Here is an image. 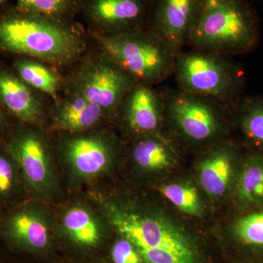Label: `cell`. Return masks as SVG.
<instances>
[{
    "instance_id": "cell-1",
    "label": "cell",
    "mask_w": 263,
    "mask_h": 263,
    "mask_svg": "<svg viewBox=\"0 0 263 263\" xmlns=\"http://www.w3.org/2000/svg\"><path fill=\"white\" fill-rule=\"evenodd\" d=\"M91 198L111 230L130 240L144 263H212L200 238L160 213L99 192Z\"/></svg>"
},
{
    "instance_id": "cell-2",
    "label": "cell",
    "mask_w": 263,
    "mask_h": 263,
    "mask_svg": "<svg viewBox=\"0 0 263 263\" xmlns=\"http://www.w3.org/2000/svg\"><path fill=\"white\" fill-rule=\"evenodd\" d=\"M84 48L80 34L60 18L21 9L0 15V51L60 66L75 61Z\"/></svg>"
},
{
    "instance_id": "cell-3",
    "label": "cell",
    "mask_w": 263,
    "mask_h": 263,
    "mask_svg": "<svg viewBox=\"0 0 263 263\" xmlns=\"http://www.w3.org/2000/svg\"><path fill=\"white\" fill-rule=\"evenodd\" d=\"M258 39V20L247 0H202L188 46L228 57L252 51Z\"/></svg>"
},
{
    "instance_id": "cell-4",
    "label": "cell",
    "mask_w": 263,
    "mask_h": 263,
    "mask_svg": "<svg viewBox=\"0 0 263 263\" xmlns=\"http://www.w3.org/2000/svg\"><path fill=\"white\" fill-rule=\"evenodd\" d=\"M95 34L104 54L137 81L153 85L174 72L178 53L149 28L117 35Z\"/></svg>"
},
{
    "instance_id": "cell-5",
    "label": "cell",
    "mask_w": 263,
    "mask_h": 263,
    "mask_svg": "<svg viewBox=\"0 0 263 263\" xmlns=\"http://www.w3.org/2000/svg\"><path fill=\"white\" fill-rule=\"evenodd\" d=\"M4 144L18 164L28 197L48 202L58 196L60 182L51 146L39 126H12Z\"/></svg>"
},
{
    "instance_id": "cell-6",
    "label": "cell",
    "mask_w": 263,
    "mask_h": 263,
    "mask_svg": "<svg viewBox=\"0 0 263 263\" xmlns=\"http://www.w3.org/2000/svg\"><path fill=\"white\" fill-rule=\"evenodd\" d=\"M174 73L180 91L221 103L235 100L241 85L239 70L227 56L197 50L178 53Z\"/></svg>"
},
{
    "instance_id": "cell-7",
    "label": "cell",
    "mask_w": 263,
    "mask_h": 263,
    "mask_svg": "<svg viewBox=\"0 0 263 263\" xmlns=\"http://www.w3.org/2000/svg\"><path fill=\"white\" fill-rule=\"evenodd\" d=\"M56 217L46 202L27 197L0 215V241L15 254L47 253Z\"/></svg>"
},
{
    "instance_id": "cell-8",
    "label": "cell",
    "mask_w": 263,
    "mask_h": 263,
    "mask_svg": "<svg viewBox=\"0 0 263 263\" xmlns=\"http://www.w3.org/2000/svg\"><path fill=\"white\" fill-rule=\"evenodd\" d=\"M59 146L62 170L72 186L98 181L113 167L117 155L115 138L104 131L65 133Z\"/></svg>"
},
{
    "instance_id": "cell-9",
    "label": "cell",
    "mask_w": 263,
    "mask_h": 263,
    "mask_svg": "<svg viewBox=\"0 0 263 263\" xmlns=\"http://www.w3.org/2000/svg\"><path fill=\"white\" fill-rule=\"evenodd\" d=\"M164 98L167 115L186 139L202 143L219 136L222 123L216 105L220 102L180 90L164 93Z\"/></svg>"
},
{
    "instance_id": "cell-10",
    "label": "cell",
    "mask_w": 263,
    "mask_h": 263,
    "mask_svg": "<svg viewBox=\"0 0 263 263\" xmlns=\"http://www.w3.org/2000/svg\"><path fill=\"white\" fill-rule=\"evenodd\" d=\"M136 81L104 54L82 67L74 81L73 91L110 114L118 110L123 98Z\"/></svg>"
},
{
    "instance_id": "cell-11",
    "label": "cell",
    "mask_w": 263,
    "mask_h": 263,
    "mask_svg": "<svg viewBox=\"0 0 263 263\" xmlns=\"http://www.w3.org/2000/svg\"><path fill=\"white\" fill-rule=\"evenodd\" d=\"M155 0H84L85 18L100 35L149 28Z\"/></svg>"
},
{
    "instance_id": "cell-12",
    "label": "cell",
    "mask_w": 263,
    "mask_h": 263,
    "mask_svg": "<svg viewBox=\"0 0 263 263\" xmlns=\"http://www.w3.org/2000/svg\"><path fill=\"white\" fill-rule=\"evenodd\" d=\"M111 229L96 205L76 200L67 204L56 217L55 232L67 243L84 250L100 247Z\"/></svg>"
},
{
    "instance_id": "cell-13",
    "label": "cell",
    "mask_w": 263,
    "mask_h": 263,
    "mask_svg": "<svg viewBox=\"0 0 263 263\" xmlns=\"http://www.w3.org/2000/svg\"><path fill=\"white\" fill-rule=\"evenodd\" d=\"M202 0H155L149 29L180 53L188 46Z\"/></svg>"
},
{
    "instance_id": "cell-14",
    "label": "cell",
    "mask_w": 263,
    "mask_h": 263,
    "mask_svg": "<svg viewBox=\"0 0 263 263\" xmlns=\"http://www.w3.org/2000/svg\"><path fill=\"white\" fill-rule=\"evenodd\" d=\"M119 108L126 127L137 138L159 133L165 104L164 95L159 94L152 85L136 81Z\"/></svg>"
},
{
    "instance_id": "cell-15",
    "label": "cell",
    "mask_w": 263,
    "mask_h": 263,
    "mask_svg": "<svg viewBox=\"0 0 263 263\" xmlns=\"http://www.w3.org/2000/svg\"><path fill=\"white\" fill-rule=\"evenodd\" d=\"M29 87L16 74L0 69V107L18 122L41 127L42 104Z\"/></svg>"
},
{
    "instance_id": "cell-16",
    "label": "cell",
    "mask_w": 263,
    "mask_h": 263,
    "mask_svg": "<svg viewBox=\"0 0 263 263\" xmlns=\"http://www.w3.org/2000/svg\"><path fill=\"white\" fill-rule=\"evenodd\" d=\"M108 115L100 105L73 91L57 105L52 127L64 133L92 130Z\"/></svg>"
},
{
    "instance_id": "cell-17",
    "label": "cell",
    "mask_w": 263,
    "mask_h": 263,
    "mask_svg": "<svg viewBox=\"0 0 263 263\" xmlns=\"http://www.w3.org/2000/svg\"><path fill=\"white\" fill-rule=\"evenodd\" d=\"M230 261L263 259V208L240 216L230 228Z\"/></svg>"
},
{
    "instance_id": "cell-18",
    "label": "cell",
    "mask_w": 263,
    "mask_h": 263,
    "mask_svg": "<svg viewBox=\"0 0 263 263\" xmlns=\"http://www.w3.org/2000/svg\"><path fill=\"white\" fill-rule=\"evenodd\" d=\"M234 163L233 152L229 148L214 151L200 162L199 180L210 196L221 197L228 193L234 178Z\"/></svg>"
},
{
    "instance_id": "cell-19",
    "label": "cell",
    "mask_w": 263,
    "mask_h": 263,
    "mask_svg": "<svg viewBox=\"0 0 263 263\" xmlns=\"http://www.w3.org/2000/svg\"><path fill=\"white\" fill-rule=\"evenodd\" d=\"M131 156L137 168L148 174L171 168L175 163L172 148L159 133L138 138Z\"/></svg>"
},
{
    "instance_id": "cell-20",
    "label": "cell",
    "mask_w": 263,
    "mask_h": 263,
    "mask_svg": "<svg viewBox=\"0 0 263 263\" xmlns=\"http://www.w3.org/2000/svg\"><path fill=\"white\" fill-rule=\"evenodd\" d=\"M235 198L245 208H263V155L249 156L235 182Z\"/></svg>"
},
{
    "instance_id": "cell-21",
    "label": "cell",
    "mask_w": 263,
    "mask_h": 263,
    "mask_svg": "<svg viewBox=\"0 0 263 263\" xmlns=\"http://www.w3.org/2000/svg\"><path fill=\"white\" fill-rule=\"evenodd\" d=\"M23 176L18 163L0 143V215L27 199Z\"/></svg>"
},
{
    "instance_id": "cell-22",
    "label": "cell",
    "mask_w": 263,
    "mask_h": 263,
    "mask_svg": "<svg viewBox=\"0 0 263 263\" xmlns=\"http://www.w3.org/2000/svg\"><path fill=\"white\" fill-rule=\"evenodd\" d=\"M14 67L17 75L29 86L57 98L60 81L53 71L39 62L27 59L17 60Z\"/></svg>"
},
{
    "instance_id": "cell-23",
    "label": "cell",
    "mask_w": 263,
    "mask_h": 263,
    "mask_svg": "<svg viewBox=\"0 0 263 263\" xmlns=\"http://www.w3.org/2000/svg\"><path fill=\"white\" fill-rule=\"evenodd\" d=\"M160 192L179 210L192 216H200L202 203L196 189L186 183H169L161 185Z\"/></svg>"
},
{
    "instance_id": "cell-24",
    "label": "cell",
    "mask_w": 263,
    "mask_h": 263,
    "mask_svg": "<svg viewBox=\"0 0 263 263\" xmlns=\"http://www.w3.org/2000/svg\"><path fill=\"white\" fill-rule=\"evenodd\" d=\"M240 126L249 141L263 147V98L252 99L243 104Z\"/></svg>"
},
{
    "instance_id": "cell-25",
    "label": "cell",
    "mask_w": 263,
    "mask_h": 263,
    "mask_svg": "<svg viewBox=\"0 0 263 263\" xmlns=\"http://www.w3.org/2000/svg\"><path fill=\"white\" fill-rule=\"evenodd\" d=\"M19 9L36 14L60 18L70 11L65 0H18Z\"/></svg>"
},
{
    "instance_id": "cell-26",
    "label": "cell",
    "mask_w": 263,
    "mask_h": 263,
    "mask_svg": "<svg viewBox=\"0 0 263 263\" xmlns=\"http://www.w3.org/2000/svg\"><path fill=\"white\" fill-rule=\"evenodd\" d=\"M110 257L113 263H144L130 240L119 234L110 247Z\"/></svg>"
},
{
    "instance_id": "cell-27",
    "label": "cell",
    "mask_w": 263,
    "mask_h": 263,
    "mask_svg": "<svg viewBox=\"0 0 263 263\" xmlns=\"http://www.w3.org/2000/svg\"><path fill=\"white\" fill-rule=\"evenodd\" d=\"M12 126L8 114L0 107V143H4Z\"/></svg>"
},
{
    "instance_id": "cell-28",
    "label": "cell",
    "mask_w": 263,
    "mask_h": 263,
    "mask_svg": "<svg viewBox=\"0 0 263 263\" xmlns=\"http://www.w3.org/2000/svg\"><path fill=\"white\" fill-rule=\"evenodd\" d=\"M70 10H75L76 8H81L84 0H65Z\"/></svg>"
},
{
    "instance_id": "cell-29",
    "label": "cell",
    "mask_w": 263,
    "mask_h": 263,
    "mask_svg": "<svg viewBox=\"0 0 263 263\" xmlns=\"http://www.w3.org/2000/svg\"><path fill=\"white\" fill-rule=\"evenodd\" d=\"M228 263H263V259H252V260L230 261Z\"/></svg>"
},
{
    "instance_id": "cell-30",
    "label": "cell",
    "mask_w": 263,
    "mask_h": 263,
    "mask_svg": "<svg viewBox=\"0 0 263 263\" xmlns=\"http://www.w3.org/2000/svg\"><path fill=\"white\" fill-rule=\"evenodd\" d=\"M0 263H17L10 258H6L0 254Z\"/></svg>"
},
{
    "instance_id": "cell-31",
    "label": "cell",
    "mask_w": 263,
    "mask_h": 263,
    "mask_svg": "<svg viewBox=\"0 0 263 263\" xmlns=\"http://www.w3.org/2000/svg\"><path fill=\"white\" fill-rule=\"evenodd\" d=\"M5 1H6V0H0V4H1V3H4Z\"/></svg>"
}]
</instances>
